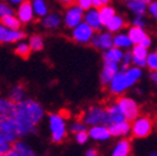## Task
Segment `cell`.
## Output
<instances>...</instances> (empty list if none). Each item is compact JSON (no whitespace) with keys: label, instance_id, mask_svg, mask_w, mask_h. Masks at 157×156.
I'll use <instances>...</instances> for the list:
<instances>
[{"label":"cell","instance_id":"obj_1","mask_svg":"<svg viewBox=\"0 0 157 156\" xmlns=\"http://www.w3.org/2000/svg\"><path fill=\"white\" fill-rule=\"evenodd\" d=\"M44 106L33 99H25L15 104L14 120L18 126L21 137L36 133V128L44 119Z\"/></svg>","mask_w":157,"mask_h":156},{"label":"cell","instance_id":"obj_2","mask_svg":"<svg viewBox=\"0 0 157 156\" xmlns=\"http://www.w3.org/2000/svg\"><path fill=\"white\" fill-rule=\"evenodd\" d=\"M142 68L139 67H128L124 68V71H119L115 77L113 78L110 83L107 84L110 92L113 95H121L124 91H127L129 87H132L134 83H137L140 78H142Z\"/></svg>","mask_w":157,"mask_h":156},{"label":"cell","instance_id":"obj_3","mask_svg":"<svg viewBox=\"0 0 157 156\" xmlns=\"http://www.w3.org/2000/svg\"><path fill=\"white\" fill-rule=\"evenodd\" d=\"M49 129L51 135V141L54 143H60L67 137V120L63 114L54 113L49 115Z\"/></svg>","mask_w":157,"mask_h":156},{"label":"cell","instance_id":"obj_4","mask_svg":"<svg viewBox=\"0 0 157 156\" xmlns=\"http://www.w3.org/2000/svg\"><path fill=\"white\" fill-rule=\"evenodd\" d=\"M83 123L86 126H98V124H102V126H109V115H107V110L101 106H92L88 110H86L83 114Z\"/></svg>","mask_w":157,"mask_h":156},{"label":"cell","instance_id":"obj_5","mask_svg":"<svg viewBox=\"0 0 157 156\" xmlns=\"http://www.w3.org/2000/svg\"><path fill=\"white\" fill-rule=\"evenodd\" d=\"M153 129V120L150 116H137L130 124V132L137 138H146Z\"/></svg>","mask_w":157,"mask_h":156},{"label":"cell","instance_id":"obj_6","mask_svg":"<svg viewBox=\"0 0 157 156\" xmlns=\"http://www.w3.org/2000/svg\"><path fill=\"white\" fill-rule=\"evenodd\" d=\"M116 105L119 106L120 111L123 113L125 120H133L136 119L139 114V106L132 97L128 96H121L117 99Z\"/></svg>","mask_w":157,"mask_h":156},{"label":"cell","instance_id":"obj_7","mask_svg":"<svg viewBox=\"0 0 157 156\" xmlns=\"http://www.w3.org/2000/svg\"><path fill=\"white\" fill-rule=\"evenodd\" d=\"M83 15H84L83 9H81L77 4H70L65 9L64 17H63V23L68 28H74L81 22H83Z\"/></svg>","mask_w":157,"mask_h":156},{"label":"cell","instance_id":"obj_8","mask_svg":"<svg viewBox=\"0 0 157 156\" xmlns=\"http://www.w3.org/2000/svg\"><path fill=\"white\" fill-rule=\"evenodd\" d=\"M0 135H2L3 138L6 142H9L10 145L21 138L19 129H18V126H17V123H15L14 118L3 120L0 123Z\"/></svg>","mask_w":157,"mask_h":156},{"label":"cell","instance_id":"obj_9","mask_svg":"<svg viewBox=\"0 0 157 156\" xmlns=\"http://www.w3.org/2000/svg\"><path fill=\"white\" fill-rule=\"evenodd\" d=\"M72 32V38L77 44H82V45H87L91 44V40L93 35H95V29L91 28L86 22H81L78 26H75Z\"/></svg>","mask_w":157,"mask_h":156},{"label":"cell","instance_id":"obj_10","mask_svg":"<svg viewBox=\"0 0 157 156\" xmlns=\"http://www.w3.org/2000/svg\"><path fill=\"white\" fill-rule=\"evenodd\" d=\"M25 32L22 29H10L0 23V44H14L25 38Z\"/></svg>","mask_w":157,"mask_h":156},{"label":"cell","instance_id":"obj_11","mask_svg":"<svg viewBox=\"0 0 157 156\" xmlns=\"http://www.w3.org/2000/svg\"><path fill=\"white\" fill-rule=\"evenodd\" d=\"M114 36L111 35V32H102V33H98V35H93L92 40H91V44L95 46L97 49H101V50H107L110 48L114 46Z\"/></svg>","mask_w":157,"mask_h":156},{"label":"cell","instance_id":"obj_12","mask_svg":"<svg viewBox=\"0 0 157 156\" xmlns=\"http://www.w3.org/2000/svg\"><path fill=\"white\" fill-rule=\"evenodd\" d=\"M117 72H119V63H114V61H104L102 71H101V74H100L101 83H102L104 86H107Z\"/></svg>","mask_w":157,"mask_h":156},{"label":"cell","instance_id":"obj_13","mask_svg":"<svg viewBox=\"0 0 157 156\" xmlns=\"http://www.w3.org/2000/svg\"><path fill=\"white\" fill-rule=\"evenodd\" d=\"M17 6H18L17 8V18L19 19L21 23H29V22L33 21L35 14H33V9H32V5H31V2L25 0V2L21 3Z\"/></svg>","mask_w":157,"mask_h":156},{"label":"cell","instance_id":"obj_14","mask_svg":"<svg viewBox=\"0 0 157 156\" xmlns=\"http://www.w3.org/2000/svg\"><path fill=\"white\" fill-rule=\"evenodd\" d=\"M15 114V103L9 97H0V123L3 120L14 118Z\"/></svg>","mask_w":157,"mask_h":156},{"label":"cell","instance_id":"obj_15","mask_svg":"<svg viewBox=\"0 0 157 156\" xmlns=\"http://www.w3.org/2000/svg\"><path fill=\"white\" fill-rule=\"evenodd\" d=\"M109 131L111 137H125L130 132V123L129 120H121L109 124Z\"/></svg>","mask_w":157,"mask_h":156},{"label":"cell","instance_id":"obj_16","mask_svg":"<svg viewBox=\"0 0 157 156\" xmlns=\"http://www.w3.org/2000/svg\"><path fill=\"white\" fill-rule=\"evenodd\" d=\"M83 22H86L95 31H98L104 27L102 23H101V19H100L98 9H96V8H91V9L86 10V14L83 15Z\"/></svg>","mask_w":157,"mask_h":156},{"label":"cell","instance_id":"obj_17","mask_svg":"<svg viewBox=\"0 0 157 156\" xmlns=\"http://www.w3.org/2000/svg\"><path fill=\"white\" fill-rule=\"evenodd\" d=\"M88 136L93 139V141H107V139H110V137H111L109 127L102 126V124L91 126V129L88 131Z\"/></svg>","mask_w":157,"mask_h":156},{"label":"cell","instance_id":"obj_18","mask_svg":"<svg viewBox=\"0 0 157 156\" xmlns=\"http://www.w3.org/2000/svg\"><path fill=\"white\" fill-rule=\"evenodd\" d=\"M63 23V18L59 13H48L42 17V26L48 29H55L60 27V25Z\"/></svg>","mask_w":157,"mask_h":156},{"label":"cell","instance_id":"obj_19","mask_svg":"<svg viewBox=\"0 0 157 156\" xmlns=\"http://www.w3.org/2000/svg\"><path fill=\"white\" fill-rule=\"evenodd\" d=\"M10 149H12L15 154H17L18 156H37V154L33 151L32 147L28 146L26 142L19 141V139H17L15 142L12 143Z\"/></svg>","mask_w":157,"mask_h":156},{"label":"cell","instance_id":"obj_20","mask_svg":"<svg viewBox=\"0 0 157 156\" xmlns=\"http://www.w3.org/2000/svg\"><path fill=\"white\" fill-rule=\"evenodd\" d=\"M132 145L128 139H120L113 149L111 156H130Z\"/></svg>","mask_w":157,"mask_h":156},{"label":"cell","instance_id":"obj_21","mask_svg":"<svg viewBox=\"0 0 157 156\" xmlns=\"http://www.w3.org/2000/svg\"><path fill=\"white\" fill-rule=\"evenodd\" d=\"M124 26H125V19L120 14L113 15L111 19L105 25V27L107 28L109 32H119V31H121L124 28Z\"/></svg>","mask_w":157,"mask_h":156},{"label":"cell","instance_id":"obj_22","mask_svg":"<svg viewBox=\"0 0 157 156\" xmlns=\"http://www.w3.org/2000/svg\"><path fill=\"white\" fill-rule=\"evenodd\" d=\"M104 61H114V63H121V59L124 55V51L119 48H110L107 50H104Z\"/></svg>","mask_w":157,"mask_h":156},{"label":"cell","instance_id":"obj_23","mask_svg":"<svg viewBox=\"0 0 157 156\" xmlns=\"http://www.w3.org/2000/svg\"><path fill=\"white\" fill-rule=\"evenodd\" d=\"M124 3L136 15H143L147 12V4H144L142 0H124Z\"/></svg>","mask_w":157,"mask_h":156},{"label":"cell","instance_id":"obj_24","mask_svg":"<svg viewBox=\"0 0 157 156\" xmlns=\"http://www.w3.org/2000/svg\"><path fill=\"white\" fill-rule=\"evenodd\" d=\"M147 36L144 28L142 27H137V26H133L129 31H128V37L130 38V41L133 45H138L143 41V38Z\"/></svg>","mask_w":157,"mask_h":156},{"label":"cell","instance_id":"obj_25","mask_svg":"<svg viewBox=\"0 0 157 156\" xmlns=\"http://www.w3.org/2000/svg\"><path fill=\"white\" fill-rule=\"evenodd\" d=\"M31 5H32L35 17L42 18L49 13V5L46 3V0H32Z\"/></svg>","mask_w":157,"mask_h":156},{"label":"cell","instance_id":"obj_26","mask_svg":"<svg viewBox=\"0 0 157 156\" xmlns=\"http://www.w3.org/2000/svg\"><path fill=\"white\" fill-rule=\"evenodd\" d=\"M9 99L13 101V103L18 104L22 100L26 99V90L22 84H15L12 87L10 92H9Z\"/></svg>","mask_w":157,"mask_h":156},{"label":"cell","instance_id":"obj_27","mask_svg":"<svg viewBox=\"0 0 157 156\" xmlns=\"http://www.w3.org/2000/svg\"><path fill=\"white\" fill-rule=\"evenodd\" d=\"M106 110H107V115H109V122H110V124H111V123H116V122L125 120L124 115H123V113L120 111L119 106L116 105V103L113 104V105H110V106L106 109Z\"/></svg>","mask_w":157,"mask_h":156},{"label":"cell","instance_id":"obj_28","mask_svg":"<svg viewBox=\"0 0 157 156\" xmlns=\"http://www.w3.org/2000/svg\"><path fill=\"white\" fill-rule=\"evenodd\" d=\"M114 46L115 48H119V49H129L130 46L133 45L132 41H130V38L128 37L127 33H117L114 36Z\"/></svg>","mask_w":157,"mask_h":156},{"label":"cell","instance_id":"obj_29","mask_svg":"<svg viewBox=\"0 0 157 156\" xmlns=\"http://www.w3.org/2000/svg\"><path fill=\"white\" fill-rule=\"evenodd\" d=\"M0 23L3 26L10 28V29H21V25L19 19L17 18V15L10 14V15H4V17L0 18Z\"/></svg>","mask_w":157,"mask_h":156},{"label":"cell","instance_id":"obj_30","mask_svg":"<svg viewBox=\"0 0 157 156\" xmlns=\"http://www.w3.org/2000/svg\"><path fill=\"white\" fill-rule=\"evenodd\" d=\"M98 14H100V19H101V23H102V26H105L106 23L111 19L113 15L116 14L115 9L113 6H110V5H105L102 8H100L98 9Z\"/></svg>","mask_w":157,"mask_h":156},{"label":"cell","instance_id":"obj_31","mask_svg":"<svg viewBox=\"0 0 157 156\" xmlns=\"http://www.w3.org/2000/svg\"><path fill=\"white\" fill-rule=\"evenodd\" d=\"M44 45H45V41L42 36L40 35H32L29 37V41H28V46L31 51H41L44 49Z\"/></svg>","mask_w":157,"mask_h":156},{"label":"cell","instance_id":"obj_32","mask_svg":"<svg viewBox=\"0 0 157 156\" xmlns=\"http://www.w3.org/2000/svg\"><path fill=\"white\" fill-rule=\"evenodd\" d=\"M14 53L21 58H25V59L28 58L29 54H31V49L28 46V42H23V41L17 42V46H15V49H14Z\"/></svg>","mask_w":157,"mask_h":156},{"label":"cell","instance_id":"obj_33","mask_svg":"<svg viewBox=\"0 0 157 156\" xmlns=\"http://www.w3.org/2000/svg\"><path fill=\"white\" fill-rule=\"evenodd\" d=\"M132 57L133 58H138V59H146L148 55V49L144 48L143 45H133V49H132Z\"/></svg>","mask_w":157,"mask_h":156},{"label":"cell","instance_id":"obj_34","mask_svg":"<svg viewBox=\"0 0 157 156\" xmlns=\"http://www.w3.org/2000/svg\"><path fill=\"white\" fill-rule=\"evenodd\" d=\"M146 67H148L152 72L157 71V55L156 53H148L146 58Z\"/></svg>","mask_w":157,"mask_h":156},{"label":"cell","instance_id":"obj_35","mask_svg":"<svg viewBox=\"0 0 157 156\" xmlns=\"http://www.w3.org/2000/svg\"><path fill=\"white\" fill-rule=\"evenodd\" d=\"M10 14H14L12 5L4 2H0V18L4 17V15H10Z\"/></svg>","mask_w":157,"mask_h":156},{"label":"cell","instance_id":"obj_36","mask_svg":"<svg viewBox=\"0 0 157 156\" xmlns=\"http://www.w3.org/2000/svg\"><path fill=\"white\" fill-rule=\"evenodd\" d=\"M10 147H12V145H10L9 142H6L5 139L3 138V136L0 135V156L5 155L6 152H9Z\"/></svg>","mask_w":157,"mask_h":156},{"label":"cell","instance_id":"obj_37","mask_svg":"<svg viewBox=\"0 0 157 156\" xmlns=\"http://www.w3.org/2000/svg\"><path fill=\"white\" fill-rule=\"evenodd\" d=\"M88 132L87 131H82V132H78V133H75V141L79 143V145H83L88 141Z\"/></svg>","mask_w":157,"mask_h":156},{"label":"cell","instance_id":"obj_38","mask_svg":"<svg viewBox=\"0 0 157 156\" xmlns=\"http://www.w3.org/2000/svg\"><path fill=\"white\" fill-rule=\"evenodd\" d=\"M82 131H86V124L83 122H74L72 126H70V132L72 133H78V132H82Z\"/></svg>","mask_w":157,"mask_h":156},{"label":"cell","instance_id":"obj_39","mask_svg":"<svg viewBox=\"0 0 157 156\" xmlns=\"http://www.w3.org/2000/svg\"><path fill=\"white\" fill-rule=\"evenodd\" d=\"M75 3L83 10H88L92 8V0H75Z\"/></svg>","mask_w":157,"mask_h":156},{"label":"cell","instance_id":"obj_40","mask_svg":"<svg viewBox=\"0 0 157 156\" xmlns=\"http://www.w3.org/2000/svg\"><path fill=\"white\" fill-rule=\"evenodd\" d=\"M148 13L151 14V17L153 18V19H156L157 21V2H152L148 4Z\"/></svg>","mask_w":157,"mask_h":156},{"label":"cell","instance_id":"obj_41","mask_svg":"<svg viewBox=\"0 0 157 156\" xmlns=\"http://www.w3.org/2000/svg\"><path fill=\"white\" fill-rule=\"evenodd\" d=\"M133 26L144 28V26H146V19H144L143 15H136V18L133 19Z\"/></svg>","mask_w":157,"mask_h":156},{"label":"cell","instance_id":"obj_42","mask_svg":"<svg viewBox=\"0 0 157 156\" xmlns=\"http://www.w3.org/2000/svg\"><path fill=\"white\" fill-rule=\"evenodd\" d=\"M132 53H124V55H123V68H128L129 64H132Z\"/></svg>","mask_w":157,"mask_h":156},{"label":"cell","instance_id":"obj_43","mask_svg":"<svg viewBox=\"0 0 157 156\" xmlns=\"http://www.w3.org/2000/svg\"><path fill=\"white\" fill-rule=\"evenodd\" d=\"M111 0H92V6L96 8V9H100L105 5H109Z\"/></svg>","mask_w":157,"mask_h":156},{"label":"cell","instance_id":"obj_44","mask_svg":"<svg viewBox=\"0 0 157 156\" xmlns=\"http://www.w3.org/2000/svg\"><path fill=\"white\" fill-rule=\"evenodd\" d=\"M132 63L134 64L136 67H146V59H138V58H132Z\"/></svg>","mask_w":157,"mask_h":156},{"label":"cell","instance_id":"obj_45","mask_svg":"<svg viewBox=\"0 0 157 156\" xmlns=\"http://www.w3.org/2000/svg\"><path fill=\"white\" fill-rule=\"evenodd\" d=\"M140 45H143L144 46V48H147V49H150V46L152 45V38L150 37V36H146L144 38H143V41L142 42H140Z\"/></svg>","mask_w":157,"mask_h":156},{"label":"cell","instance_id":"obj_46","mask_svg":"<svg viewBox=\"0 0 157 156\" xmlns=\"http://www.w3.org/2000/svg\"><path fill=\"white\" fill-rule=\"evenodd\" d=\"M86 156H98V152L96 149H88L86 152Z\"/></svg>","mask_w":157,"mask_h":156},{"label":"cell","instance_id":"obj_47","mask_svg":"<svg viewBox=\"0 0 157 156\" xmlns=\"http://www.w3.org/2000/svg\"><path fill=\"white\" fill-rule=\"evenodd\" d=\"M8 4H10V5H19L21 3H23L25 0H6Z\"/></svg>","mask_w":157,"mask_h":156},{"label":"cell","instance_id":"obj_48","mask_svg":"<svg viewBox=\"0 0 157 156\" xmlns=\"http://www.w3.org/2000/svg\"><path fill=\"white\" fill-rule=\"evenodd\" d=\"M151 80H152V82L155 83V86L157 87V71H155V72L151 74Z\"/></svg>","mask_w":157,"mask_h":156},{"label":"cell","instance_id":"obj_49","mask_svg":"<svg viewBox=\"0 0 157 156\" xmlns=\"http://www.w3.org/2000/svg\"><path fill=\"white\" fill-rule=\"evenodd\" d=\"M59 2L61 4H64V5H70V4H74L75 0H59Z\"/></svg>","mask_w":157,"mask_h":156},{"label":"cell","instance_id":"obj_50","mask_svg":"<svg viewBox=\"0 0 157 156\" xmlns=\"http://www.w3.org/2000/svg\"><path fill=\"white\" fill-rule=\"evenodd\" d=\"M142 2H143L144 4H147V5H148V4H150V3L152 2V0H142Z\"/></svg>","mask_w":157,"mask_h":156},{"label":"cell","instance_id":"obj_51","mask_svg":"<svg viewBox=\"0 0 157 156\" xmlns=\"http://www.w3.org/2000/svg\"><path fill=\"white\" fill-rule=\"evenodd\" d=\"M148 156H157V152H156V151H155V152H151V154L148 155Z\"/></svg>","mask_w":157,"mask_h":156},{"label":"cell","instance_id":"obj_52","mask_svg":"<svg viewBox=\"0 0 157 156\" xmlns=\"http://www.w3.org/2000/svg\"><path fill=\"white\" fill-rule=\"evenodd\" d=\"M3 156H9V155H8V152H6V154H5V155H3Z\"/></svg>","mask_w":157,"mask_h":156},{"label":"cell","instance_id":"obj_53","mask_svg":"<svg viewBox=\"0 0 157 156\" xmlns=\"http://www.w3.org/2000/svg\"><path fill=\"white\" fill-rule=\"evenodd\" d=\"M155 53H156V55H157V48H156V51H155Z\"/></svg>","mask_w":157,"mask_h":156}]
</instances>
